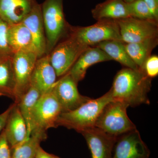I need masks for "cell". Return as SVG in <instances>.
Masks as SVG:
<instances>
[{
	"label": "cell",
	"mask_w": 158,
	"mask_h": 158,
	"mask_svg": "<svg viewBox=\"0 0 158 158\" xmlns=\"http://www.w3.org/2000/svg\"><path fill=\"white\" fill-rule=\"evenodd\" d=\"M152 79L140 69H123L115 76L110 89L113 100L131 107L149 105L148 95L151 88Z\"/></svg>",
	"instance_id": "6da1fadb"
},
{
	"label": "cell",
	"mask_w": 158,
	"mask_h": 158,
	"mask_svg": "<svg viewBox=\"0 0 158 158\" xmlns=\"http://www.w3.org/2000/svg\"><path fill=\"white\" fill-rule=\"evenodd\" d=\"M113 100L110 90L101 97L94 99L90 98L75 110L61 113L57 120L56 127H64L79 133L95 127L102 110L108 103Z\"/></svg>",
	"instance_id": "7a4b0ae2"
},
{
	"label": "cell",
	"mask_w": 158,
	"mask_h": 158,
	"mask_svg": "<svg viewBox=\"0 0 158 158\" xmlns=\"http://www.w3.org/2000/svg\"><path fill=\"white\" fill-rule=\"evenodd\" d=\"M63 1L45 0L41 5L46 41L45 55H49L68 33L69 27L63 12Z\"/></svg>",
	"instance_id": "3957f363"
},
{
	"label": "cell",
	"mask_w": 158,
	"mask_h": 158,
	"mask_svg": "<svg viewBox=\"0 0 158 158\" xmlns=\"http://www.w3.org/2000/svg\"><path fill=\"white\" fill-rule=\"evenodd\" d=\"M128 107L118 101L108 103L99 116L95 127L116 137L136 129L128 116L127 110Z\"/></svg>",
	"instance_id": "277c9868"
},
{
	"label": "cell",
	"mask_w": 158,
	"mask_h": 158,
	"mask_svg": "<svg viewBox=\"0 0 158 158\" xmlns=\"http://www.w3.org/2000/svg\"><path fill=\"white\" fill-rule=\"evenodd\" d=\"M70 34L88 47L94 46L106 40L122 41L118 24L114 20H102L88 27L71 28Z\"/></svg>",
	"instance_id": "5b68a950"
},
{
	"label": "cell",
	"mask_w": 158,
	"mask_h": 158,
	"mask_svg": "<svg viewBox=\"0 0 158 158\" xmlns=\"http://www.w3.org/2000/svg\"><path fill=\"white\" fill-rule=\"evenodd\" d=\"M62 113L61 105L52 87L41 95L35 105L33 113L32 133H46L49 129L56 127L57 120Z\"/></svg>",
	"instance_id": "8992f818"
},
{
	"label": "cell",
	"mask_w": 158,
	"mask_h": 158,
	"mask_svg": "<svg viewBox=\"0 0 158 158\" xmlns=\"http://www.w3.org/2000/svg\"><path fill=\"white\" fill-rule=\"evenodd\" d=\"M88 47L82 44L70 34L58 44L48 55L57 77L66 74L80 55Z\"/></svg>",
	"instance_id": "52a82bcc"
},
{
	"label": "cell",
	"mask_w": 158,
	"mask_h": 158,
	"mask_svg": "<svg viewBox=\"0 0 158 158\" xmlns=\"http://www.w3.org/2000/svg\"><path fill=\"white\" fill-rule=\"evenodd\" d=\"M122 40L125 43L144 41L158 37V23L132 17L116 20Z\"/></svg>",
	"instance_id": "ba28073f"
},
{
	"label": "cell",
	"mask_w": 158,
	"mask_h": 158,
	"mask_svg": "<svg viewBox=\"0 0 158 158\" xmlns=\"http://www.w3.org/2000/svg\"><path fill=\"white\" fill-rule=\"evenodd\" d=\"M37 59V55L33 52H18L12 56L15 81V103L19 102L31 87V76Z\"/></svg>",
	"instance_id": "9c48e42d"
},
{
	"label": "cell",
	"mask_w": 158,
	"mask_h": 158,
	"mask_svg": "<svg viewBox=\"0 0 158 158\" xmlns=\"http://www.w3.org/2000/svg\"><path fill=\"white\" fill-rule=\"evenodd\" d=\"M150 152L137 129L117 137L112 158H149Z\"/></svg>",
	"instance_id": "30bf717a"
},
{
	"label": "cell",
	"mask_w": 158,
	"mask_h": 158,
	"mask_svg": "<svg viewBox=\"0 0 158 158\" xmlns=\"http://www.w3.org/2000/svg\"><path fill=\"white\" fill-rule=\"evenodd\" d=\"M77 84L67 73L52 86L56 97L61 105L62 113L78 108L90 98L79 93Z\"/></svg>",
	"instance_id": "8fae6325"
},
{
	"label": "cell",
	"mask_w": 158,
	"mask_h": 158,
	"mask_svg": "<svg viewBox=\"0 0 158 158\" xmlns=\"http://www.w3.org/2000/svg\"><path fill=\"white\" fill-rule=\"evenodd\" d=\"M22 23L31 33L33 51L38 59L45 56L46 41L41 5L36 3Z\"/></svg>",
	"instance_id": "7c38bea8"
},
{
	"label": "cell",
	"mask_w": 158,
	"mask_h": 158,
	"mask_svg": "<svg viewBox=\"0 0 158 158\" xmlns=\"http://www.w3.org/2000/svg\"><path fill=\"white\" fill-rule=\"evenodd\" d=\"M91 154L92 158H112L117 137L110 135L96 127L81 132Z\"/></svg>",
	"instance_id": "4fadbf2b"
},
{
	"label": "cell",
	"mask_w": 158,
	"mask_h": 158,
	"mask_svg": "<svg viewBox=\"0 0 158 158\" xmlns=\"http://www.w3.org/2000/svg\"><path fill=\"white\" fill-rule=\"evenodd\" d=\"M112 59L105 52L96 47H89L82 52L68 73L77 84L85 78L87 69L99 62Z\"/></svg>",
	"instance_id": "5bb4252c"
},
{
	"label": "cell",
	"mask_w": 158,
	"mask_h": 158,
	"mask_svg": "<svg viewBox=\"0 0 158 158\" xmlns=\"http://www.w3.org/2000/svg\"><path fill=\"white\" fill-rule=\"evenodd\" d=\"M56 74L50 61L49 55L37 59L31 78V85L41 94L52 88L56 81Z\"/></svg>",
	"instance_id": "9a60e30c"
},
{
	"label": "cell",
	"mask_w": 158,
	"mask_h": 158,
	"mask_svg": "<svg viewBox=\"0 0 158 158\" xmlns=\"http://www.w3.org/2000/svg\"><path fill=\"white\" fill-rule=\"evenodd\" d=\"M36 0H0V18L9 25L21 23Z\"/></svg>",
	"instance_id": "2e32d148"
},
{
	"label": "cell",
	"mask_w": 158,
	"mask_h": 158,
	"mask_svg": "<svg viewBox=\"0 0 158 158\" xmlns=\"http://www.w3.org/2000/svg\"><path fill=\"white\" fill-rule=\"evenodd\" d=\"M4 130L11 149L27 138V125L15 103L13 104Z\"/></svg>",
	"instance_id": "e0dca14e"
},
{
	"label": "cell",
	"mask_w": 158,
	"mask_h": 158,
	"mask_svg": "<svg viewBox=\"0 0 158 158\" xmlns=\"http://www.w3.org/2000/svg\"><path fill=\"white\" fill-rule=\"evenodd\" d=\"M91 13L97 21L131 17L129 4L123 0H106L97 5L91 10Z\"/></svg>",
	"instance_id": "ac0fdd59"
},
{
	"label": "cell",
	"mask_w": 158,
	"mask_h": 158,
	"mask_svg": "<svg viewBox=\"0 0 158 158\" xmlns=\"http://www.w3.org/2000/svg\"><path fill=\"white\" fill-rule=\"evenodd\" d=\"M7 40L14 54L18 52H34L31 33L22 22L9 25Z\"/></svg>",
	"instance_id": "d6986e66"
},
{
	"label": "cell",
	"mask_w": 158,
	"mask_h": 158,
	"mask_svg": "<svg viewBox=\"0 0 158 158\" xmlns=\"http://www.w3.org/2000/svg\"><path fill=\"white\" fill-rule=\"evenodd\" d=\"M124 46L130 58L138 68L142 69L144 62L158 44V37L140 42L125 43Z\"/></svg>",
	"instance_id": "ffe728a7"
},
{
	"label": "cell",
	"mask_w": 158,
	"mask_h": 158,
	"mask_svg": "<svg viewBox=\"0 0 158 158\" xmlns=\"http://www.w3.org/2000/svg\"><path fill=\"white\" fill-rule=\"evenodd\" d=\"M93 47H96L105 52L112 60L119 62L126 68L139 69L128 54L124 43L116 40H106Z\"/></svg>",
	"instance_id": "44dd1931"
},
{
	"label": "cell",
	"mask_w": 158,
	"mask_h": 158,
	"mask_svg": "<svg viewBox=\"0 0 158 158\" xmlns=\"http://www.w3.org/2000/svg\"><path fill=\"white\" fill-rule=\"evenodd\" d=\"M41 95L38 89L31 85L29 90L22 97L17 103L27 125V138L31 136L33 130V116L34 107Z\"/></svg>",
	"instance_id": "7402d4cb"
},
{
	"label": "cell",
	"mask_w": 158,
	"mask_h": 158,
	"mask_svg": "<svg viewBox=\"0 0 158 158\" xmlns=\"http://www.w3.org/2000/svg\"><path fill=\"white\" fill-rule=\"evenodd\" d=\"M12 57L0 59V96L14 99L15 81Z\"/></svg>",
	"instance_id": "603a6c76"
},
{
	"label": "cell",
	"mask_w": 158,
	"mask_h": 158,
	"mask_svg": "<svg viewBox=\"0 0 158 158\" xmlns=\"http://www.w3.org/2000/svg\"><path fill=\"white\" fill-rule=\"evenodd\" d=\"M47 138V133L33 132L29 138L12 149L11 158H35L40 142Z\"/></svg>",
	"instance_id": "cb8c5ba5"
},
{
	"label": "cell",
	"mask_w": 158,
	"mask_h": 158,
	"mask_svg": "<svg viewBox=\"0 0 158 158\" xmlns=\"http://www.w3.org/2000/svg\"><path fill=\"white\" fill-rule=\"evenodd\" d=\"M128 4L131 17L156 21L144 0H135Z\"/></svg>",
	"instance_id": "d4e9b609"
},
{
	"label": "cell",
	"mask_w": 158,
	"mask_h": 158,
	"mask_svg": "<svg viewBox=\"0 0 158 158\" xmlns=\"http://www.w3.org/2000/svg\"><path fill=\"white\" fill-rule=\"evenodd\" d=\"M9 25L0 18V59L11 57L13 53L7 40V31Z\"/></svg>",
	"instance_id": "484cf974"
},
{
	"label": "cell",
	"mask_w": 158,
	"mask_h": 158,
	"mask_svg": "<svg viewBox=\"0 0 158 158\" xmlns=\"http://www.w3.org/2000/svg\"><path fill=\"white\" fill-rule=\"evenodd\" d=\"M145 74L148 77L152 79L158 75V57L157 56H151L144 62L142 67Z\"/></svg>",
	"instance_id": "4316f807"
},
{
	"label": "cell",
	"mask_w": 158,
	"mask_h": 158,
	"mask_svg": "<svg viewBox=\"0 0 158 158\" xmlns=\"http://www.w3.org/2000/svg\"><path fill=\"white\" fill-rule=\"evenodd\" d=\"M11 148L3 130L0 134V158H11Z\"/></svg>",
	"instance_id": "83f0119b"
},
{
	"label": "cell",
	"mask_w": 158,
	"mask_h": 158,
	"mask_svg": "<svg viewBox=\"0 0 158 158\" xmlns=\"http://www.w3.org/2000/svg\"><path fill=\"white\" fill-rule=\"evenodd\" d=\"M156 21L158 22V0H144Z\"/></svg>",
	"instance_id": "f1b7e54d"
},
{
	"label": "cell",
	"mask_w": 158,
	"mask_h": 158,
	"mask_svg": "<svg viewBox=\"0 0 158 158\" xmlns=\"http://www.w3.org/2000/svg\"><path fill=\"white\" fill-rule=\"evenodd\" d=\"M12 106H13V104L11 105L5 112L0 114V134L2 133L3 130L5 128L9 113L12 109Z\"/></svg>",
	"instance_id": "f546056e"
},
{
	"label": "cell",
	"mask_w": 158,
	"mask_h": 158,
	"mask_svg": "<svg viewBox=\"0 0 158 158\" xmlns=\"http://www.w3.org/2000/svg\"><path fill=\"white\" fill-rule=\"evenodd\" d=\"M54 155L45 151L40 146L38 147L35 158H54Z\"/></svg>",
	"instance_id": "4dcf8cb0"
},
{
	"label": "cell",
	"mask_w": 158,
	"mask_h": 158,
	"mask_svg": "<svg viewBox=\"0 0 158 158\" xmlns=\"http://www.w3.org/2000/svg\"><path fill=\"white\" fill-rule=\"evenodd\" d=\"M125 2L127 3V4H129V3H131L132 2H134V1H135V0H123Z\"/></svg>",
	"instance_id": "1f68e13d"
},
{
	"label": "cell",
	"mask_w": 158,
	"mask_h": 158,
	"mask_svg": "<svg viewBox=\"0 0 158 158\" xmlns=\"http://www.w3.org/2000/svg\"><path fill=\"white\" fill-rule=\"evenodd\" d=\"M54 158H59L58 157L54 155Z\"/></svg>",
	"instance_id": "d6a6232c"
}]
</instances>
